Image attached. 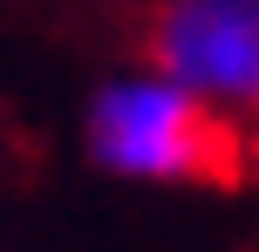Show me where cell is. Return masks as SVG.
<instances>
[{"label":"cell","mask_w":259,"mask_h":252,"mask_svg":"<svg viewBox=\"0 0 259 252\" xmlns=\"http://www.w3.org/2000/svg\"><path fill=\"white\" fill-rule=\"evenodd\" d=\"M82 150L103 177L157 184V191L219 184L239 171V130L219 123L205 103H191L157 68H116L89 89Z\"/></svg>","instance_id":"6da1fadb"},{"label":"cell","mask_w":259,"mask_h":252,"mask_svg":"<svg viewBox=\"0 0 259 252\" xmlns=\"http://www.w3.org/2000/svg\"><path fill=\"white\" fill-rule=\"evenodd\" d=\"M143 68L239 130L259 109V0H150Z\"/></svg>","instance_id":"7a4b0ae2"}]
</instances>
